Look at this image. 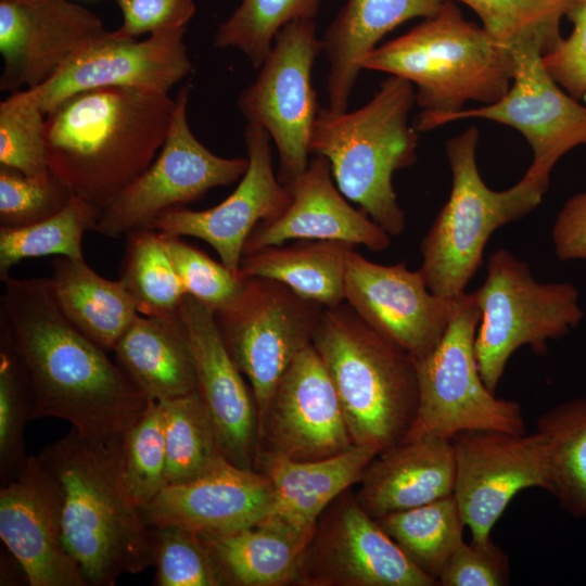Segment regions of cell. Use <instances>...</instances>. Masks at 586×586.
I'll return each instance as SVG.
<instances>
[{
	"label": "cell",
	"mask_w": 586,
	"mask_h": 586,
	"mask_svg": "<svg viewBox=\"0 0 586 586\" xmlns=\"http://www.w3.org/2000/svg\"><path fill=\"white\" fill-rule=\"evenodd\" d=\"M0 327L12 340L31 390V419L66 420L80 435L120 437L149 399L107 352L76 329L47 278H4Z\"/></svg>",
	"instance_id": "6da1fadb"
},
{
	"label": "cell",
	"mask_w": 586,
	"mask_h": 586,
	"mask_svg": "<svg viewBox=\"0 0 586 586\" xmlns=\"http://www.w3.org/2000/svg\"><path fill=\"white\" fill-rule=\"evenodd\" d=\"M175 99L132 88L75 93L46 115L51 173L100 209L152 164L171 123Z\"/></svg>",
	"instance_id": "7a4b0ae2"
},
{
	"label": "cell",
	"mask_w": 586,
	"mask_h": 586,
	"mask_svg": "<svg viewBox=\"0 0 586 586\" xmlns=\"http://www.w3.org/2000/svg\"><path fill=\"white\" fill-rule=\"evenodd\" d=\"M122 436L94 440L72 429L38 455L59 487L64 546L88 586H113L153 565L150 526L123 475Z\"/></svg>",
	"instance_id": "3957f363"
},
{
	"label": "cell",
	"mask_w": 586,
	"mask_h": 586,
	"mask_svg": "<svg viewBox=\"0 0 586 586\" xmlns=\"http://www.w3.org/2000/svg\"><path fill=\"white\" fill-rule=\"evenodd\" d=\"M415 102L412 84L390 75L355 111L320 107L310 136V153L329 161L341 193L391 237L406 226L392 176L417 161L418 131L408 122Z\"/></svg>",
	"instance_id": "277c9868"
},
{
	"label": "cell",
	"mask_w": 586,
	"mask_h": 586,
	"mask_svg": "<svg viewBox=\"0 0 586 586\" xmlns=\"http://www.w3.org/2000/svg\"><path fill=\"white\" fill-rule=\"evenodd\" d=\"M337 392L353 444L377 454L403 442L416 419V359L345 302L324 308L313 339Z\"/></svg>",
	"instance_id": "5b68a950"
},
{
	"label": "cell",
	"mask_w": 586,
	"mask_h": 586,
	"mask_svg": "<svg viewBox=\"0 0 586 586\" xmlns=\"http://www.w3.org/2000/svg\"><path fill=\"white\" fill-rule=\"evenodd\" d=\"M361 68L402 77L417 86L421 112L448 114L468 101L491 104L502 98L513 79L508 48L482 26L467 21L454 1L406 34L375 47Z\"/></svg>",
	"instance_id": "8992f818"
},
{
	"label": "cell",
	"mask_w": 586,
	"mask_h": 586,
	"mask_svg": "<svg viewBox=\"0 0 586 586\" xmlns=\"http://www.w3.org/2000/svg\"><path fill=\"white\" fill-rule=\"evenodd\" d=\"M479 130L470 127L446 143L453 174L448 201L426 234L420 252L422 273L434 294L457 298L479 270L493 232L535 209L549 183L525 175L511 188L494 191L476 165Z\"/></svg>",
	"instance_id": "52a82bcc"
},
{
	"label": "cell",
	"mask_w": 586,
	"mask_h": 586,
	"mask_svg": "<svg viewBox=\"0 0 586 586\" xmlns=\"http://www.w3.org/2000/svg\"><path fill=\"white\" fill-rule=\"evenodd\" d=\"M486 278L474 296L481 317L474 349L481 377L495 393L511 355L530 345L537 355L583 320L578 291L569 282H539L506 249L488 256Z\"/></svg>",
	"instance_id": "ba28073f"
},
{
	"label": "cell",
	"mask_w": 586,
	"mask_h": 586,
	"mask_svg": "<svg viewBox=\"0 0 586 586\" xmlns=\"http://www.w3.org/2000/svg\"><path fill=\"white\" fill-rule=\"evenodd\" d=\"M480 317L474 293H463L441 342L416 360L418 410L404 441L423 436L451 440L476 430L526 433L521 405L497 398L481 377L474 349Z\"/></svg>",
	"instance_id": "9c48e42d"
},
{
	"label": "cell",
	"mask_w": 586,
	"mask_h": 586,
	"mask_svg": "<svg viewBox=\"0 0 586 586\" xmlns=\"http://www.w3.org/2000/svg\"><path fill=\"white\" fill-rule=\"evenodd\" d=\"M242 280L234 300L214 315L259 416L288 367L313 344L324 307L272 279Z\"/></svg>",
	"instance_id": "30bf717a"
},
{
	"label": "cell",
	"mask_w": 586,
	"mask_h": 586,
	"mask_svg": "<svg viewBox=\"0 0 586 586\" xmlns=\"http://www.w3.org/2000/svg\"><path fill=\"white\" fill-rule=\"evenodd\" d=\"M322 52L314 18L296 20L276 35L257 78L242 90L238 107L264 128L279 153L277 178L288 186L308 166L309 142L319 111L311 69Z\"/></svg>",
	"instance_id": "8fae6325"
},
{
	"label": "cell",
	"mask_w": 586,
	"mask_h": 586,
	"mask_svg": "<svg viewBox=\"0 0 586 586\" xmlns=\"http://www.w3.org/2000/svg\"><path fill=\"white\" fill-rule=\"evenodd\" d=\"M191 84L176 98L165 142L146 170L101 209L93 231L110 238L149 228L166 211L202 198L217 187L234 183L249 160L221 157L193 135L188 122Z\"/></svg>",
	"instance_id": "7c38bea8"
},
{
	"label": "cell",
	"mask_w": 586,
	"mask_h": 586,
	"mask_svg": "<svg viewBox=\"0 0 586 586\" xmlns=\"http://www.w3.org/2000/svg\"><path fill=\"white\" fill-rule=\"evenodd\" d=\"M509 50L513 79L502 98L455 113L420 112L412 126L417 131H428L464 118H484L510 126L532 148L534 157L526 173L549 183L557 162L575 146L586 144V106L564 92L547 72L539 42H522Z\"/></svg>",
	"instance_id": "4fadbf2b"
},
{
	"label": "cell",
	"mask_w": 586,
	"mask_h": 586,
	"mask_svg": "<svg viewBox=\"0 0 586 586\" xmlns=\"http://www.w3.org/2000/svg\"><path fill=\"white\" fill-rule=\"evenodd\" d=\"M301 586H434L348 489L320 514L303 551Z\"/></svg>",
	"instance_id": "5bb4252c"
},
{
	"label": "cell",
	"mask_w": 586,
	"mask_h": 586,
	"mask_svg": "<svg viewBox=\"0 0 586 586\" xmlns=\"http://www.w3.org/2000/svg\"><path fill=\"white\" fill-rule=\"evenodd\" d=\"M454 497L472 542L485 543L512 498L523 489H549L546 443L540 433L464 431L451 437Z\"/></svg>",
	"instance_id": "9a60e30c"
},
{
	"label": "cell",
	"mask_w": 586,
	"mask_h": 586,
	"mask_svg": "<svg viewBox=\"0 0 586 586\" xmlns=\"http://www.w3.org/2000/svg\"><path fill=\"white\" fill-rule=\"evenodd\" d=\"M353 445L335 386L311 344L288 367L258 416L256 461L319 460Z\"/></svg>",
	"instance_id": "2e32d148"
},
{
	"label": "cell",
	"mask_w": 586,
	"mask_h": 586,
	"mask_svg": "<svg viewBox=\"0 0 586 586\" xmlns=\"http://www.w3.org/2000/svg\"><path fill=\"white\" fill-rule=\"evenodd\" d=\"M110 34L98 15L69 0H0V90L41 86Z\"/></svg>",
	"instance_id": "e0dca14e"
},
{
	"label": "cell",
	"mask_w": 586,
	"mask_h": 586,
	"mask_svg": "<svg viewBox=\"0 0 586 586\" xmlns=\"http://www.w3.org/2000/svg\"><path fill=\"white\" fill-rule=\"evenodd\" d=\"M457 301L431 292L420 270H409L404 263L382 265L355 249L348 253L344 302L416 360L441 342Z\"/></svg>",
	"instance_id": "ac0fdd59"
},
{
	"label": "cell",
	"mask_w": 586,
	"mask_h": 586,
	"mask_svg": "<svg viewBox=\"0 0 586 586\" xmlns=\"http://www.w3.org/2000/svg\"><path fill=\"white\" fill-rule=\"evenodd\" d=\"M184 34L186 27L137 40L115 29L30 90L44 115L66 98L90 89L118 87L168 94L192 71Z\"/></svg>",
	"instance_id": "d6986e66"
},
{
	"label": "cell",
	"mask_w": 586,
	"mask_h": 586,
	"mask_svg": "<svg viewBox=\"0 0 586 586\" xmlns=\"http://www.w3.org/2000/svg\"><path fill=\"white\" fill-rule=\"evenodd\" d=\"M270 139L264 128L246 123L244 140L249 166L234 191L218 205L204 211L170 208L149 228L205 241L217 252L221 263L238 273L252 230L259 222L278 217L291 200L289 189L275 176Z\"/></svg>",
	"instance_id": "ffe728a7"
},
{
	"label": "cell",
	"mask_w": 586,
	"mask_h": 586,
	"mask_svg": "<svg viewBox=\"0 0 586 586\" xmlns=\"http://www.w3.org/2000/svg\"><path fill=\"white\" fill-rule=\"evenodd\" d=\"M0 538L30 586H88L63 543L58 484L38 456L0 487Z\"/></svg>",
	"instance_id": "44dd1931"
},
{
	"label": "cell",
	"mask_w": 586,
	"mask_h": 586,
	"mask_svg": "<svg viewBox=\"0 0 586 586\" xmlns=\"http://www.w3.org/2000/svg\"><path fill=\"white\" fill-rule=\"evenodd\" d=\"M179 316L193 355L198 391L222 454L230 463L255 470L258 412L252 388L230 356L214 313L186 294Z\"/></svg>",
	"instance_id": "7402d4cb"
},
{
	"label": "cell",
	"mask_w": 586,
	"mask_h": 586,
	"mask_svg": "<svg viewBox=\"0 0 586 586\" xmlns=\"http://www.w3.org/2000/svg\"><path fill=\"white\" fill-rule=\"evenodd\" d=\"M272 504V485L264 473L228 462L191 482L166 486L140 512L148 526L175 524L209 535L258 524Z\"/></svg>",
	"instance_id": "603a6c76"
},
{
	"label": "cell",
	"mask_w": 586,
	"mask_h": 586,
	"mask_svg": "<svg viewBox=\"0 0 586 586\" xmlns=\"http://www.w3.org/2000/svg\"><path fill=\"white\" fill-rule=\"evenodd\" d=\"M329 161L317 155L291 183V200L276 218L259 222L244 244L243 255L289 240L342 241L383 252L391 235L362 209H356L334 184Z\"/></svg>",
	"instance_id": "cb8c5ba5"
},
{
	"label": "cell",
	"mask_w": 586,
	"mask_h": 586,
	"mask_svg": "<svg viewBox=\"0 0 586 586\" xmlns=\"http://www.w3.org/2000/svg\"><path fill=\"white\" fill-rule=\"evenodd\" d=\"M456 462L451 441L423 436L378 454L354 493L373 519L416 508L454 494Z\"/></svg>",
	"instance_id": "d4e9b609"
},
{
	"label": "cell",
	"mask_w": 586,
	"mask_h": 586,
	"mask_svg": "<svg viewBox=\"0 0 586 586\" xmlns=\"http://www.w3.org/2000/svg\"><path fill=\"white\" fill-rule=\"evenodd\" d=\"M378 454L353 445L319 460L295 461L265 456L255 470L264 473L273 491L271 518L300 534L310 537L324 509L343 492L356 485Z\"/></svg>",
	"instance_id": "484cf974"
},
{
	"label": "cell",
	"mask_w": 586,
	"mask_h": 586,
	"mask_svg": "<svg viewBox=\"0 0 586 586\" xmlns=\"http://www.w3.org/2000/svg\"><path fill=\"white\" fill-rule=\"evenodd\" d=\"M453 0H347L321 38L329 63V107L347 111L362 59L379 40L404 22L430 17Z\"/></svg>",
	"instance_id": "4316f807"
},
{
	"label": "cell",
	"mask_w": 586,
	"mask_h": 586,
	"mask_svg": "<svg viewBox=\"0 0 586 586\" xmlns=\"http://www.w3.org/2000/svg\"><path fill=\"white\" fill-rule=\"evenodd\" d=\"M117 365L149 400L198 391L192 351L177 314L139 315L113 349Z\"/></svg>",
	"instance_id": "83f0119b"
},
{
	"label": "cell",
	"mask_w": 586,
	"mask_h": 586,
	"mask_svg": "<svg viewBox=\"0 0 586 586\" xmlns=\"http://www.w3.org/2000/svg\"><path fill=\"white\" fill-rule=\"evenodd\" d=\"M221 585H298L303 551L309 539L271 518L224 534L201 535Z\"/></svg>",
	"instance_id": "f1b7e54d"
},
{
	"label": "cell",
	"mask_w": 586,
	"mask_h": 586,
	"mask_svg": "<svg viewBox=\"0 0 586 586\" xmlns=\"http://www.w3.org/2000/svg\"><path fill=\"white\" fill-rule=\"evenodd\" d=\"M47 280L62 314L106 352L140 315L122 281L101 277L85 259L58 256Z\"/></svg>",
	"instance_id": "f546056e"
},
{
	"label": "cell",
	"mask_w": 586,
	"mask_h": 586,
	"mask_svg": "<svg viewBox=\"0 0 586 586\" xmlns=\"http://www.w3.org/2000/svg\"><path fill=\"white\" fill-rule=\"evenodd\" d=\"M355 245L342 241L298 240L293 245L267 246L242 256L241 279L262 277L279 281L324 308L344 303L348 253Z\"/></svg>",
	"instance_id": "4dcf8cb0"
},
{
	"label": "cell",
	"mask_w": 586,
	"mask_h": 586,
	"mask_svg": "<svg viewBox=\"0 0 586 586\" xmlns=\"http://www.w3.org/2000/svg\"><path fill=\"white\" fill-rule=\"evenodd\" d=\"M536 431L546 443L548 492L568 513L586 518V396L542 415Z\"/></svg>",
	"instance_id": "1f68e13d"
},
{
	"label": "cell",
	"mask_w": 586,
	"mask_h": 586,
	"mask_svg": "<svg viewBox=\"0 0 586 586\" xmlns=\"http://www.w3.org/2000/svg\"><path fill=\"white\" fill-rule=\"evenodd\" d=\"M158 402L164 415L167 486L191 482L229 462L199 391Z\"/></svg>",
	"instance_id": "d6a6232c"
},
{
	"label": "cell",
	"mask_w": 586,
	"mask_h": 586,
	"mask_svg": "<svg viewBox=\"0 0 586 586\" xmlns=\"http://www.w3.org/2000/svg\"><path fill=\"white\" fill-rule=\"evenodd\" d=\"M407 558L437 579L463 542L466 526L454 495L375 519Z\"/></svg>",
	"instance_id": "836d02e7"
},
{
	"label": "cell",
	"mask_w": 586,
	"mask_h": 586,
	"mask_svg": "<svg viewBox=\"0 0 586 586\" xmlns=\"http://www.w3.org/2000/svg\"><path fill=\"white\" fill-rule=\"evenodd\" d=\"M120 281L143 316L178 313L186 290L163 244L161 232L142 228L128 232Z\"/></svg>",
	"instance_id": "e575fe53"
},
{
	"label": "cell",
	"mask_w": 586,
	"mask_h": 586,
	"mask_svg": "<svg viewBox=\"0 0 586 586\" xmlns=\"http://www.w3.org/2000/svg\"><path fill=\"white\" fill-rule=\"evenodd\" d=\"M100 212L95 205L73 195L63 209L47 219L24 227L0 226L1 280L26 258L56 255L84 259V234L93 231Z\"/></svg>",
	"instance_id": "d590c367"
},
{
	"label": "cell",
	"mask_w": 586,
	"mask_h": 586,
	"mask_svg": "<svg viewBox=\"0 0 586 586\" xmlns=\"http://www.w3.org/2000/svg\"><path fill=\"white\" fill-rule=\"evenodd\" d=\"M470 7L489 37L505 48L537 41L544 54L562 38L560 21L579 0H453Z\"/></svg>",
	"instance_id": "8d00e7d4"
},
{
	"label": "cell",
	"mask_w": 586,
	"mask_h": 586,
	"mask_svg": "<svg viewBox=\"0 0 586 586\" xmlns=\"http://www.w3.org/2000/svg\"><path fill=\"white\" fill-rule=\"evenodd\" d=\"M322 0H242L218 26L214 46L237 48L259 68L277 33L296 20L314 18Z\"/></svg>",
	"instance_id": "74e56055"
},
{
	"label": "cell",
	"mask_w": 586,
	"mask_h": 586,
	"mask_svg": "<svg viewBox=\"0 0 586 586\" xmlns=\"http://www.w3.org/2000/svg\"><path fill=\"white\" fill-rule=\"evenodd\" d=\"M33 397L25 367L8 332L0 327V481L4 485L23 469L24 431L31 419Z\"/></svg>",
	"instance_id": "f35d334b"
},
{
	"label": "cell",
	"mask_w": 586,
	"mask_h": 586,
	"mask_svg": "<svg viewBox=\"0 0 586 586\" xmlns=\"http://www.w3.org/2000/svg\"><path fill=\"white\" fill-rule=\"evenodd\" d=\"M120 458L124 480L139 508L167 486L164 415L158 400H149L123 434Z\"/></svg>",
	"instance_id": "ab89813d"
},
{
	"label": "cell",
	"mask_w": 586,
	"mask_h": 586,
	"mask_svg": "<svg viewBox=\"0 0 586 586\" xmlns=\"http://www.w3.org/2000/svg\"><path fill=\"white\" fill-rule=\"evenodd\" d=\"M44 120L30 89L13 92L0 102V166L39 181L51 179Z\"/></svg>",
	"instance_id": "60d3db41"
},
{
	"label": "cell",
	"mask_w": 586,
	"mask_h": 586,
	"mask_svg": "<svg viewBox=\"0 0 586 586\" xmlns=\"http://www.w3.org/2000/svg\"><path fill=\"white\" fill-rule=\"evenodd\" d=\"M157 586H220L200 534L175 524L150 526Z\"/></svg>",
	"instance_id": "b9f144b4"
},
{
	"label": "cell",
	"mask_w": 586,
	"mask_h": 586,
	"mask_svg": "<svg viewBox=\"0 0 586 586\" xmlns=\"http://www.w3.org/2000/svg\"><path fill=\"white\" fill-rule=\"evenodd\" d=\"M161 235L188 295L214 314L234 300L243 282L238 273L183 242L181 237L163 232Z\"/></svg>",
	"instance_id": "7bdbcfd3"
},
{
	"label": "cell",
	"mask_w": 586,
	"mask_h": 586,
	"mask_svg": "<svg viewBox=\"0 0 586 586\" xmlns=\"http://www.w3.org/2000/svg\"><path fill=\"white\" fill-rule=\"evenodd\" d=\"M73 195L54 175L39 181L0 166V226L24 227L47 219L63 209Z\"/></svg>",
	"instance_id": "ee69618b"
},
{
	"label": "cell",
	"mask_w": 586,
	"mask_h": 586,
	"mask_svg": "<svg viewBox=\"0 0 586 586\" xmlns=\"http://www.w3.org/2000/svg\"><path fill=\"white\" fill-rule=\"evenodd\" d=\"M509 582V557L491 538L485 543L463 540L445 564L437 585L505 586Z\"/></svg>",
	"instance_id": "f6af8a7d"
},
{
	"label": "cell",
	"mask_w": 586,
	"mask_h": 586,
	"mask_svg": "<svg viewBox=\"0 0 586 586\" xmlns=\"http://www.w3.org/2000/svg\"><path fill=\"white\" fill-rule=\"evenodd\" d=\"M566 17L573 24L570 36L543 54V63L555 81L578 100L586 97V0H579Z\"/></svg>",
	"instance_id": "bcb514c9"
},
{
	"label": "cell",
	"mask_w": 586,
	"mask_h": 586,
	"mask_svg": "<svg viewBox=\"0 0 586 586\" xmlns=\"http://www.w3.org/2000/svg\"><path fill=\"white\" fill-rule=\"evenodd\" d=\"M123 23L116 31L128 38L183 28L195 14L193 0H116Z\"/></svg>",
	"instance_id": "7dc6e473"
},
{
	"label": "cell",
	"mask_w": 586,
	"mask_h": 586,
	"mask_svg": "<svg viewBox=\"0 0 586 586\" xmlns=\"http://www.w3.org/2000/svg\"><path fill=\"white\" fill-rule=\"evenodd\" d=\"M560 260L586 259V192L571 196L562 206L551 231Z\"/></svg>",
	"instance_id": "c3c4849f"
}]
</instances>
